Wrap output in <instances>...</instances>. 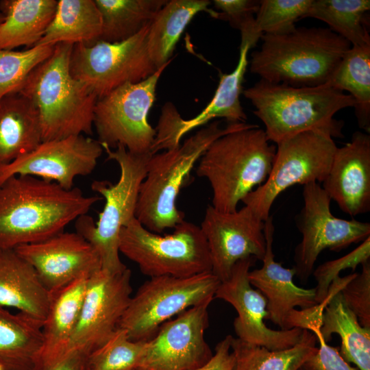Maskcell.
<instances>
[{"label":"cell","instance_id":"ba28073f","mask_svg":"<svg viewBox=\"0 0 370 370\" xmlns=\"http://www.w3.org/2000/svg\"><path fill=\"white\" fill-rule=\"evenodd\" d=\"M119 248L150 278L212 272L208 243L200 227L185 220L171 234L161 236L134 217L121 230Z\"/></svg>","mask_w":370,"mask_h":370},{"label":"cell","instance_id":"9a60e30c","mask_svg":"<svg viewBox=\"0 0 370 370\" xmlns=\"http://www.w3.org/2000/svg\"><path fill=\"white\" fill-rule=\"evenodd\" d=\"M212 300L194 306L163 323L145 341L138 368L147 370H193L206 364L213 354L204 334Z\"/></svg>","mask_w":370,"mask_h":370},{"label":"cell","instance_id":"74e56055","mask_svg":"<svg viewBox=\"0 0 370 370\" xmlns=\"http://www.w3.org/2000/svg\"><path fill=\"white\" fill-rule=\"evenodd\" d=\"M369 260L370 236L346 255L320 264L312 272L317 282L314 287L316 301L320 304L325 299L332 282L339 276L341 271L347 269L354 271L359 264L362 265Z\"/></svg>","mask_w":370,"mask_h":370},{"label":"cell","instance_id":"f1b7e54d","mask_svg":"<svg viewBox=\"0 0 370 370\" xmlns=\"http://www.w3.org/2000/svg\"><path fill=\"white\" fill-rule=\"evenodd\" d=\"M101 32V15L95 0H59L49 25L35 46L91 45L99 40Z\"/></svg>","mask_w":370,"mask_h":370},{"label":"cell","instance_id":"ee69618b","mask_svg":"<svg viewBox=\"0 0 370 370\" xmlns=\"http://www.w3.org/2000/svg\"><path fill=\"white\" fill-rule=\"evenodd\" d=\"M298 370H312V369L303 365Z\"/></svg>","mask_w":370,"mask_h":370},{"label":"cell","instance_id":"ac0fdd59","mask_svg":"<svg viewBox=\"0 0 370 370\" xmlns=\"http://www.w3.org/2000/svg\"><path fill=\"white\" fill-rule=\"evenodd\" d=\"M256 260L249 257L238 261L230 277L221 282L214 298L228 302L236 310L234 329L238 338L269 350L288 349L300 341L303 329L274 330L265 325L267 299L258 290L252 288L248 278L249 269Z\"/></svg>","mask_w":370,"mask_h":370},{"label":"cell","instance_id":"d590c367","mask_svg":"<svg viewBox=\"0 0 370 370\" xmlns=\"http://www.w3.org/2000/svg\"><path fill=\"white\" fill-rule=\"evenodd\" d=\"M145 341L129 338L125 330L118 328L103 345L86 358L84 370H132L138 368Z\"/></svg>","mask_w":370,"mask_h":370},{"label":"cell","instance_id":"8992f818","mask_svg":"<svg viewBox=\"0 0 370 370\" xmlns=\"http://www.w3.org/2000/svg\"><path fill=\"white\" fill-rule=\"evenodd\" d=\"M275 151L256 124L215 140L199 160L196 171L210 185L212 207L223 212L236 210L238 203L267 179Z\"/></svg>","mask_w":370,"mask_h":370},{"label":"cell","instance_id":"603a6c76","mask_svg":"<svg viewBox=\"0 0 370 370\" xmlns=\"http://www.w3.org/2000/svg\"><path fill=\"white\" fill-rule=\"evenodd\" d=\"M90 276H82L51 294L34 370H50L65 358Z\"/></svg>","mask_w":370,"mask_h":370},{"label":"cell","instance_id":"60d3db41","mask_svg":"<svg viewBox=\"0 0 370 370\" xmlns=\"http://www.w3.org/2000/svg\"><path fill=\"white\" fill-rule=\"evenodd\" d=\"M213 4L220 10L219 19L227 21L234 28L241 31L255 18L260 1L257 0H214Z\"/></svg>","mask_w":370,"mask_h":370},{"label":"cell","instance_id":"6da1fadb","mask_svg":"<svg viewBox=\"0 0 370 370\" xmlns=\"http://www.w3.org/2000/svg\"><path fill=\"white\" fill-rule=\"evenodd\" d=\"M102 199L39 177L12 176L0 185V249H14L62 232Z\"/></svg>","mask_w":370,"mask_h":370},{"label":"cell","instance_id":"277c9868","mask_svg":"<svg viewBox=\"0 0 370 370\" xmlns=\"http://www.w3.org/2000/svg\"><path fill=\"white\" fill-rule=\"evenodd\" d=\"M253 125L233 123L223 127L219 121H215L177 147L151 154L140 186L135 218L156 234L183 222L184 213L177 208V198L195 164L215 140Z\"/></svg>","mask_w":370,"mask_h":370},{"label":"cell","instance_id":"83f0119b","mask_svg":"<svg viewBox=\"0 0 370 370\" xmlns=\"http://www.w3.org/2000/svg\"><path fill=\"white\" fill-rule=\"evenodd\" d=\"M56 0H1L0 49L34 47L42 38L56 9Z\"/></svg>","mask_w":370,"mask_h":370},{"label":"cell","instance_id":"5bb4252c","mask_svg":"<svg viewBox=\"0 0 370 370\" xmlns=\"http://www.w3.org/2000/svg\"><path fill=\"white\" fill-rule=\"evenodd\" d=\"M132 271L101 269L88 278L78 321L66 352L88 356L117 330L132 297Z\"/></svg>","mask_w":370,"mask_h":370},{"label":"cell","instance_id":"484cf974","mask_svg":"<svg viewBox=\"0 0 370 370\" xmlns=\"http://www.w3.org/2000/svg\"><path fill=\"white\" fill-rule=\"evenodd\" d=\"M42 142L37 108L20 92L0 99V166L32 151Z\"/></svg>","mask_w":370,"mask_h":370},{"label":"cell","instance_id":"8fae6325","mask_svg":"<svg viewBox=\"0 0 370 370\" xmlns=\"http://www.w3.org/2000/svg\"><path fill=\"white\" fill-rule=\"evenodd\" d=\"M171 60L147 78L125 83L97 99L94 126L101 145L110 149L121 145L135 153L149 152L156 130L150 125L148 114L159 79Z\"/></svg>","mask_w":370,"mask_h":370},{"label":"cell","instance_id":"2e32d148","mask_svg":"<svg viewBox=\"0 0 370 370\" xmlns=\"http://www.w3.org/2000/svg\"><path fill=\"white\" fill-rule=\"evenodd\" d=\"M103 152L99 140L84 135L42 141L32 151L0 166V185L12 176L29 175L69 190L76 177L94 171Z\"/></svg>","mask_w":370,"mask_h":370},{"label":"cell","instance_id":"f35d334b","mask_svg":"<svg viewBox=\"0 0 370 370\" xmlns=\"http://www.w3.org/2000/svg\"><path fill=\"white\" fill-rule=\"evenodd\" d=\"M341 292L344 302L360 325L370 328V260L362 264L361 272L356 273Z\"/></svg>","mask_w":370,"mask_h":370},{"label":"cell","instance_id":"4dcf8cb0","mask_svg":"<svg viewBox=\"0 0 370 370\" xmlns=\"http://www.w3.org/2000/svg\"><path fill=\"white\" fill-rule=\"evenodd\" d=\"M328 84L348 92L355 100L360 128L370 132V44L352 46L344 54Z\"/></svg>","mask_w":370,"mask_h":370},{"label":"cell","instance_id":"5b68a950","mask_svg":"<svg viewBox=\"0 0 370 370\" xmlns=\"http://www.w3.org/2000/svg\"><path fill=\"white\" fill-rule=\"evenodd\" d=\"M73 45L56 44L51 56L30 73L19 91L38 111L42 141L92 133L97 97L71 73Z\"/></svg>","mask_w":370,"mask_h":370},{"label":"cell","instance_id":"9c48e42d","mask_svg":"<svg viewBox=\"0 0 370 370\" xmlns=\"http://www.w3.org/2000/svg\"><path fill=\"white\" fill-rule=\"evenodd\" d=\"M220 283L212 272L150 278L132 296L118 328L125 330L132 341H148L173 316L212 301Z\"/></svg>","mask_w":370,"mask_h":370},{"label":"cell","instance_id":"7dc6e473","mask_svg":"<svg viewBox=\"0 0 370 370\" xmlns=\"http://www.w3.org/2000/svg\"><path fill=\"white\" fill-rule=\"evenodd\" d=\"M0 370H4L3 366L0 364Z\"/></svg>","mask_w":370,"mask_h":370},{"label":"cell","instance_id":"ab89813d","mask_svg":"<svg viewBox=\"0 0 370 370\" xmlns=\"http://www.w3.org/2000/svg\"><path fill=\"white\" fill-rule=\"evenodd\" d=\"M319 328L315 326L310 330L316 335L319 347H316L304 365L312 370H360L345 361L337 348L327 344L319 332Z\"/></svg>","mask_w":370,"mask_h":370},{"label":"cell","instance_id":"f6af8a7d","mask_svg":"<svg viewBox=\"0 0 370 370\" xmlns=\"http://www.w3.org/2000/svg\"><path fill=\"white\" fill-rule=\"evenodd\" d=\"M4 20V16L3 14L0 12V25Z\"/></svg>","mask_w":370,"mask_h":370},{"label":"cell","instance_id":"b9f144b4","mask_svg":"<svg viewBox=\"0 0 370 370\" xmlns=\"http://www.w3.org/2000/svg\"><path fill=\"white\" fill-rule=\"evenodd\" d=\"M232 335L219 341L212 358L204 365L193 370H232L234 358L231 348Z\"/></svg>","mask_w":370,"mask_h":370},{"label":"cell","instance_id":"7402d4cb","mask_svg":"<svg viewBox=\"0 0 370 370\" xmlns=\"http://www.w3.org/2000/svg\"><path fill=\"white\" fill-rule=\"evenodd\" d=\"M264 232L266 251L260 269L249 271L248 278L251 286L258 290L267 299V319L281 330L286 329L287 319L296 306L302 310L317 305L315 289L296 286L293 277L294 267L287 269L275 260L273 251L274 226L272 217L264 221Z\"/></svg>","mask_w":370,"mask_h":370},{"label":"cell","instance_id":"52a82bcc","mask_svg":"<svg viewBox=\"0 0 370 370\" xmlns=\"http://www.w3.org/2000/svg\"><path fill=\"white\" fill-rule=\"evenodd\" d=\"M101 146L108 158L119 165V178L114 184L107 180L92 183V190L105 199L103 209L97 222L84 214L75 220V227L98 253L101 269L117 273L127 268L119 257L120 232L135 217L140 186L145 177L151 153H132L121 145L115 149Z\"/></svg>","mask_w":370,"mask_h":370},{"label":"cell","instance_id":"1f68e13d","mask_svg":"<svg viewBox=\"0 0 370 370\" xmlns=\"http://www.w3.org/2000/svg\"><path fill=\"white\" fill-rule=\"evenodd\" d=\"M317 343L316 335L305 329L295 345L278 351L232 337L234 362L232 370H298L315 350Z\"/></svg>","mask_w":370,"mask_h":370},{"label":"cell","instance_id":"3957f363","mask_svg":"<svg viewBox=\"0 0 370 370\" xmlns=\"http://www.w3.org/2000/svg\"><path fill=\"white\" fill-rule=\"evenodd\" d=\"M251 55L249 70L267 82L295 87L328 83L352 47L329 28L295 27L282 34H263Z\"/></svg>","mask_w":370,"mask_h":370},{"label":"cell","instance_id":"e575fe53","mask_svg":"<svg viewBox=\"0 0 370 370\" xmlns=\"http://www.w3.org/2000/svg\"><path fill=\"white\" fill-rule=\"evenodd\" d=\"M312 0H261L251 24L241 32V44L251 48L263 34H282L293 31L295 23L305 18Z\"/></svg>","mask_w":370,"mask_h":370},{"label":"cell","instance_id":"8d00e7d4","mask_svg":"<svg viewBox=\"0 0 370 370\" xmlns=\"http://www.w3.org/2000/svg\"><path fill=\"white\" fill-rule=\"evenodd\" d=\"M55 45H36L24 51L0 49V99L19 92L30 73L52 53Z\"/></svg>","mask_w":370,"mask_h":370},{"label":"cell","instance_id":"4316f807","mask_svg":"<svg viewBox=\"0 0 370 370\" xmlns=\"http://www.w3.org/2000/svg\"><path fill=\"white\" fill-rule=\"evenodd\" d=\"M208 0H171L162 7L151 22L147 36L149 56L158 69L168 63L184 30L193 17L206 12L214 18L219 12L209 8Z\"/></svg>","mask_w":370,"mask_h":370},{"label":"cell","instance_id":"7a4b0ae2","mask_svg":"<svg viewBox=\"0 0 370 370\" xmlns=\"http://www.w3.org/2000/svg\"><path fill=\"white\" fill-rule=\"evenodd\" d=\"M242 93L254 106V114L264 124L267 139L276 145L307 131L343 138L344 123L334 115L355 106L352 96L328 83L295 87L260 79Z\"/></svg>","mask_w":370,"mask_h":370},{"label":"cell","instance_id":"d4e9b609","mask_svg":"<svg viewBox=\"0 0 370 370\" xmlns=\"http://www.w3.org/2000/svg\"><path fill=\"white\" fill-rule=\"evenodd\" d=\"M51 297L30 264L14 249H0V307L16 308L43 323Z\"/></svg>","mask_w":370,"mask_h":370},{"label":"cell","instance_id":"e0dca14e","mask_svg":"<svg viewBox=\"0 0 370 370\" xmlns=\"http://www.w3.org/2000/svg\"><path fill=\"white\" fill-rule=\"evenodd\" d=\"M208 243L212 273L227 280L239 260L254 257L262 260L266 251L264 221L249 206L231 212L206 208L199 226Z\"/></svg>","mask_w":370,"mask_h":370},{"label":"cell","instance_id":"d6a6232c","mask_svg":"<svg viewBox=\"0 0 370 370\" xmlns=\"http://www.w3.org/2000/svg\"><path fill=\"white\" fill-rule=\"evenodd\" d=\"M101 15L99 40H126L151 23L167 0H95Z\"/></svg>","mask_w":370,"mask_h":370},{"label":"cell","instance_id":"836d02e7","mask_svg":"<svg viewBox=\"0 0 370 370\" xmlns=\"http://www.w3.org/2000/svg\"><path fill=\"white\" fill-rule=\"evenodd\" d=\"M369 0H312L305 16L325 23L352 46L370 44L367 28Z\"/></svg>","mask_w":370,"mask_h":370},{"label":"cell","instance_id":"cb8c5ba5","mask_svg":"<svg viewBox=\"0 0 370 370\" xmlns=\"http://www.w3.org/2000/svg\"><path fill=\"white\" fill-rule=\"evenodd\" d=\"M356 273L338 276L331 284L319 317V332L327 343L332 334L341 339L339 353L347 362H352L360 370H370V328L360 325L356 316L347 306L341 290Z\"/></svg>","mask_w":370,"mask_h":370},{"label":"cell","instance_id":"7bdbcfd3","mask_svg":"<svg viewBox=\"0 0 370 370\" xmlns=\"http://www.w3.org/2000/svg\"><path fill=\"white\" fill-rule=\"evenodd\" d=\"M86 356L84 353H72L50 370H84Z\"/></svg>","mask_w":370,"mask_h":370},{"label":"cell","instance_id":"7c38bea8","mask_svg":"<svg viewBox=\"0 0 370 370\" xmlns=\"http://www.w3.org/2000/svg\"><path fill=\"white\" fill-rule=\"evenodd\" d=\"M149 25L122 41L74 45L70 61L72 75L86 84L97 99L125 83L147 78L158 69L147 48Z\"/></svg>","mask_w":370,"mask_h":370},{"label":"cell","instance_id":"30bf717a","mask_svg":"<svg viewBox=\"0 0 370 370\" xmlns=\"http://www.w3.org/2000/svg\"><path fill=\"white\" fill-rule=\"evenodd\" d=\"M336 149L332 137L317 131L304 132L284 139L277 144L267 179L242 202L266 221L275 200L288 188L323 182Z\"/></svg>","mask_w":370,"mask_h":370},{"label":"cell","instance_id":"ffe728a7","mask_svg":"<svg viewBox=\"0 0 370 370\" xmlns=\"http://www.w3.org/2000/svg\"><path fill=\"white\" fill-rule=\"evenodd\" d=\"M14 249L33 267L51 294L82 276L92 275L101 269L98 253L77 232L63 231Z\"/></svg>","mask_w":370,"mask_h":370},{"label":"cell","instance_id":"d6986e66","mask_svg":"<svg viewBox=\"0 0 370 370\" xmlns=\"http://www.w3.org/2000/svg\"><path fill=\"white\" fill-rule=\"evenodd\" d=\"M249 44H241L237 65L230 73H220L215 93L206 108L195 117L184 119L171 103L162 108L156 130V136L150 148L152 154L177 147L189 132L202 126L215 118H223L229 122L242 123L247 120L240 101L243 82L248 65Z\"/></svg>","mask_w":370,"mask_h":370},{"label":"cell","instance_id":"f546056e","mask_svg":"<svg viewBox=\"0 0 370 370\" xmlns=\"http://www.w3.org/2000/svg\"><path fill=\"white\" fill-rule=\"evenodd\" d=\"M42 323L0 307V364L4 370H34Z\"/></svg>","mask_w":370,"mask_h":370},{"label":"cell","instance_id":"4fadbf2b","mask_svg":"<svg viewBox=\"0 0 370 370\" xmlns=\"http://www.w3.org/2000/svg\"><path fill=\"white\" fill-rule=\"evenodd\" d=\"M302 195L304 206L296 218L302 237L295 249L293 267L299 280L306 282L323 250L339 251L364 241L370 236V223L334 216L331 199L320 183L304 185Z\"/></svg>","mask_w":370,"mask_h":370},{"label":"cell","instance_id":"44dd1931","mask_svg":"<svg viewBox=\"0 0 370 370\" xmlns=\"http://www.w3.org/2000/svg\"><path fill=\"white\" fill-rule=\"evenodd\" d=\"M322 188L345 214L354 217L370 210V135L355 132L337 147Z\"/></svg>","mask_w":370,"mask_h":370},{"label":"cell","instance_id":"bcb514c9","mask_svg":"<svg viewBox=\"0 0 370 370\" xmlns=\"http://www.w3.org/2000/svg\"><path fill=\"white\" fill-rule=\"evenodd\" d=\"M132 370H147V369H143V368H136V369H132Z\"/></svg>","mask_w":370,"mask_h":370}]
</instances>
